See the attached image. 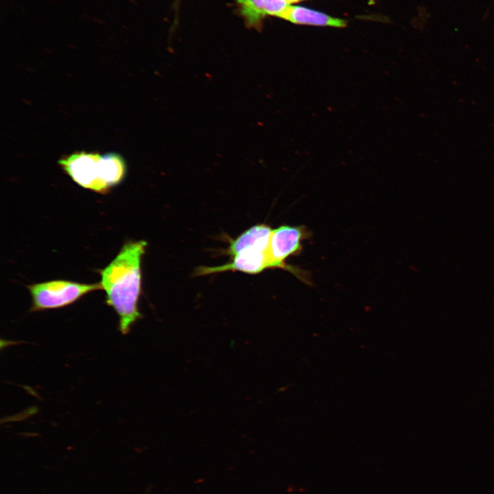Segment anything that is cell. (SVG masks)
Returning a JSON list of instances; mask_svg holds the SVG:
<instances>
[{
  "mask_svg": "<svg viewBox=\"0 0 494 494\" xmlns=\"http://www.w3.org/2000/svg\"><path fill=\"white\" fill-rule=\"evenodd\" d=\"M101 156L97 153L78 152L61 158L59 164L78 185L105 193L109 189L102 178Z\"/></svg>",
  "mask_w": 494,
  "mask_h": 494,
  "instance_id": "obj_3",
  "label": "cell"
},
{
  "mask_svg": "<svg viewBox=\"0 0 494 494\" xmlns=\"http://www.w3.org/2000/svg\"><path fill=\"white\" fill-rule=\"evenodd\" d=\"M32 296L30 311L61 308L85 294L102 290L100 283L87 284L66 280H54L27 286Z\"/></svg>",
  "mask_w": 494,
  "mask_h": 494,
  "instance_id": "obj_2",
  "label": "cell"
},
{
  "mask_svg": "<svg viewBox=\"0 0 494 494\" xmlns=\"http://www.w3.org/2000/svg\"><path fill=\"white\" fill-rule=\"evenodd\" d=\"M270 227L266 224L253 226L233 240L228 253L235 256L242 250L257 248L267 250L272 233Z\"/></svg>",
  "mask_w": 494,
  "mask_h": 494,
  "instance_id": "obj_8",
  "label": "cell"
},
{
  "mask_svg": "<svg viewBox=\"0 0 494 494\" xmlns=\"http://www.w3.org/2000/svg\"><path fill=\"white\" fill-rule=\"evenodd\" d=\"M147 243H125L115 259L99 270L100 285L106 292V303L119 317V330L126 335L141 318L138 303L141 289V258Z\"/></svg>",
  "mask_w": 494,
  "mask_h": 494,
  "instance_id": "obj_1",
  "label": "cell"
},
{
  "mask_svg": "<svg viewBox=\"0 0 494 494\" xmlns=\"http://www.w3.org/2000/svg\"><path fill=\"white\" fill-rule=\"evenodd\" d=\"M285 1L286 2H287L288 3H291L298 2V1H301V0H285Z\"/></svg>",
  "mask_w": 494,
  "mask_h": 494,
  "instance_id": "obj_10",
  "label": "cell"
},
{
  "mask_svg": "<svg viewBox=\"0 0 494 494\" xmlns=\"http://www.w3.org/2000/svg\"><path fill=\"white\" fill-rule=\"evenodd\" d=\"M269 268L267 250L246 249L233 257V260L221 266H202L196 270V274L207 275L226 271H240L248 274H257Z\"/></svg>",
  "mask_w": 494,
  "mask_h": 494,
  "instance_id": "obj_5",
  "label": "cell"
},
{
  "mask_svg": "<svg viewBox=\"0 0 494 494\" xmlns=\"http://www.w3.org/2000/svg\"><path fill=\"white\" fill-rule=\"evenodd\" d=\"M308 236V231L303 226L283 225L272 230L267 249L269 268H283L301 275L296 269L287 266L285 260L301 252L303 241Z\"/></svg>",
  "mask_w": 494,
  "mask_h": 494,
  "instance_id": "obj_4",
  "label": "cell"
},
{
  "mask_svg": "<svg viewBox=\"0 0 494 494\" xmlns=\"http://www.w3.org/2000/svg\"><path fill=\"white\" fill-rule=\"evenodd\" d=\"M278 16L296 24L338 27H344L346 25L344 20L298 5H289Z\"/></svg>",
  "mask_w": 494,
  "mask_h": 494,
  "instance_id": "obj_7",
  "label": "cell"
},
{
  "mask_svg": "<svg viewBox=\"0 0 494 494\" xmlns=\"http://www.w3.org/2000/svg\"><path fill=\"white\" fill-rule=\"evenodd\" d=\"M100 164L102 178L109 189L124 179L126 167L120 154L110 152L102 155Z\"/></svg>",
  "mask_w": 494,
  "mask_h": 494,
  "instance_id": "obj_9",
  "label": "cell"
},
{
  "mask_svg": "<svg viewBox=\"0 0 494 494\" xmlns=\"http://www.w3.org/2000/svg\"><path fill=\"white\" fill-rule=\"evenodd\" d=\"M242 16L249 27L259 28L268 15L278 16L289 5L285 0H237Z\"/></svg>",
  "mask_w": 494,
  "mask_h": 494,
  "instance_id": "obj_6",
  "label": "cell"
}]
</instances>
